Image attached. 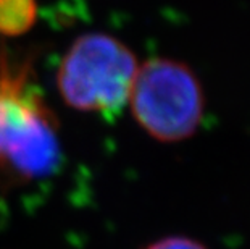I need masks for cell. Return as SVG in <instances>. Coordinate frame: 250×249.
<instances>
[{
	"label": "cell",
	"mask_w": 250,
	"mask_h": 249,
	"mask_svg": "<svg viewBox=\"0 0 250 249\" xmlns=\"http://www.w3.org/2000/svg\"><path fill=\"white\" fill-rule=\"evenodd\" d=\"M62 160L58 120L34 83L28 57L0 50V186H23Z\"/></svg>",
	"instance_id": "6da1fadb"
},
{
	"label": "cell",
	"mask_w": 250,
	"mask_h": 249,
	"mask_svg": "<svg viewBox=\"0 0 250 249\" xmlns=\"http://www.w3.org/2000/svg\"><path fill=\"white\" fill-rule=\"evenodd\" d=\"M146 249H208L200 241L188 236H168L162 238L152 245H148Z\"/></svg>",
	"instance_id": "5b68a950"
},
{
	"label": "cell",
	"mask_w": 250,
	"mask_h": 249,
	"mask_svg": "<svg viewBox=\"0 0 250 249\" xmlns=\"http://www.w3.org/2000/svg\"><path fill=\"white\" fill-rule=\"evenodd\" d=\"M36 18V0H0V36L3 38H18L28 33Z\"/></svg>",
	"instance_id": "277c9868"
},
{
	"label": "cell",
	"mask_w": 250,
	"mask_h": 249,
	"mask_svg": "<svg viewBox=\"0 0 250 249\" xmlns=\"http://www.w3.org/2000/svg\"><path fill=\"white\" fill-rule=\"evenodd\" d=\"M127 104L153 139L179 142L199 130L205 96L190 67L173 58H152L137 70Z\"/></svg>",
	"instance_id": "3957f363"
},
{
	"label": "cell",
	"mask_w": 250,
	"mask_h": 249,
	"mask_svg": "<svg viewBox=\"0 0 250 249\" xmlns=\"http://www.w3.org/2000/svg\"><path fill=\"white\" fill-rule=\"evenodd\" d=\"M139 63L113 36L84 34L62 58L57 86L63 100L81 112L115 116L129 102Z\"/></svg>",
	"instance_id": "7a4b0ae2"
}]
</instances>
